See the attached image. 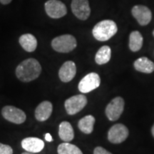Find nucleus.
Returning a JSON list of instances; mask_svg holds the SVG:
<instances>
[{
	"label": "nucleus",
	"mask_w": 154,
	"mask_h": 154,
	"mask_svg": "<svg viewBox=\"0 0 154 154\" xmlns=\"http://www.w3.org/2000/svg\"><path fill=\"white\" fill-rule=\"evenodd\" d=\"M11 1H12V0H0V2L4 5H9V3H11Z\"/></svg>",
	"instance_id": "25"
},
{
	"label": "nucleus",
	"mask_w": 154,
	"mask_h": 154,
	"mask_svg": "<svg viewBox=\"0 0 154 154\" xmlns=\"http://www.w3.org/2000/svg\"><path fill=\"white\" fill-rule=\"evenodd\" d=\"M87 104V98L84 94L73 96L65 101L64 106L69 115H75L80 112Z\"/></svg>",
	"instance_id": "4"
},
{
	"label": "nucleus",
	"mask_w": 154,
	"mask_h": 154,
	"mask_svg": "<svg viewBox=\"0 0 154 154\" xmlns=\"http://www.w3.org/2000/svg\"><path fill=\"white\" fill-rule=\"evenodd\" d=\"M124 100L120 96L111 100L106 108V115L109 120L111 121L118 120L124 110Z\"/></svg>",
	"instance_id": "6"
},
{
	"label": "nucleus",
	"mask_w": 154,
	"mask_h": 154,
	"mask_svg": "<svg viewBox=\"0 0 154 154\" xmlns=\"http://www.w3.org/2000/svg\"><path fill=\"white\" fill-rule=\"evenodd\" d=\"M0 154H13V149L10 146L0 143Z\"/></svg>",
	"instance_id": "22"
},
{
	"label": "nucleus",
	"mask_w": 154,
	"mask_h": 154,
	"mask_svg": "<svg viewBox=\"0 0 154 154\" xmlns=\"http://www.w3.org/2000/svg\"><path fill=\"white\" fill-rule=\"evenodd\" d=\"M101 84V78L96 73L91 72L86 75L79 82L78 88L80 92L87 94L97 88Z\"/></svg>",
	"instance_id": "8"
},
{
	"label": "nucleus",
	"mask_w": 154,
	"mask_h": 154,
	"mask_svg": "<svg viewBox=\"0 0 154 154\" xmlns=\"http://www.w3.org/2000/svg\"><path fill=\"white\" fill-rule=\"evenodd\" d=\"M2 115L6 120L15 124H22L26 121L24 111L13 106H5L2 109Z\"/></svg>",
	"instance_id": "5"
},
{
	"label": "nucleus",
	"mask_w": 154,
	"mask_h": 154,
	"mask_svg": "<svg viewBox=\"0 0 154 154\" xmlns=\"http://www.w3.org/2000/svg\"><path fill=\"white\" fill-rule=\"evenodd\" d=\"M52 103L49 101H44L37 106L35 109L34 116L38 121L43 122L47 121L52 113Z\"/></svg>",
	"instance_id": "14"
},
{
	"label": "nucleus",
	"mask_w": 154,
	"mask_h": 154,
	"mask_svg": "<svg viewBox=\"0 0 154 154\" xmlns=\"http://www.w3.org/2000/svg\"><path fill=\"white\" fill-rule=\"evenodd\" d=\"M134 66L136 71L145 74H151L154 71V63L145 57L136 59Z\"/></svg>",
	"instance_id": "16"
},
{
	"label": "nucleus",
	"mask_w": 154,
	"mask_h": 154,
	"mask_svg": "<svg viewBox=\"0 0 154 154\" xmlns=\"http://www.w3.org/2000/svg\"><path fill=\"white\" fill-rule=\"evenodd\" d=\"M45 140H47V141H48V142H51V141H53L52 136H51V134H49V133H47V134H46V135H45Z\"/></svg>",
	"instance_id": "24"
},
{
	"label": "nucleus",
	"mask_w": 154,
	"mask_h": 154,
	"mask_svg": "<svg viewBox=\"0 0 154 154\" xmlns=\"http://www.w3.org/2000/svg\"><path fill=\"white\" fill-rule=\"evenodd\" d=\"M16 76L22 82H30L36 79L42 73V66L39 62L34 59H25L17 66Z\"/></svg>",
	"instance_id": "1"
},
{
	"label": "nucleus",
	"mask_w": 154,
	"mask_h": 154,
	"mask_svg": "<svg viewBox=\"0 0 154 154\" xmlns=\"http://www.w3.org/2000/svg\"><path fill=\"white\" fill-rule=\"evenodd\" d=\"M153 36H154V30L153 31Z\"/></svg>",
	"instance_id": "28"
},
{
	"label": "nucleus",
	"mask_w": 154,
	"mask_h": 154,
	"mask_svg": "<svg viewBox=\"0 0 154 154\" xmlns=\"http://www.w3.org/2000/svg\"><path fill=\"white\" fill-rule=\"evenodd\" d=\"M143 38L138 31H134L129 36V49L134 52L138 51L142 48Z\"/></svg>",
	"instance_id": "20"
},
{
	"label": "nucleus",
	"mask_w": 154,
	"mask_h": 154,
	"mask_svg": "<svg viewBox=\"0 0 154 154\" xmlns=\"http://www.w3.org/2000/svg\"><path fill=\"white\" fill-rule=\"evenodd\" d=\"M22 147L30 153H38L44 148V142L36 137H27L22 140Z\"/></svg>",
	"instance_id": "13"
},
{
	"label": "nucleus",
	"mask_w": 154,
	"mask_h": 154,
	"mask_svg": "<svg viewBox=\"0 0 154 154\" xmlns=\"http://www.w3.org/2000/svg\"><path fill=\"white\" fill-rule=\"evenodd\" d=\"M59 136L63 141L70 142L74 138L73 127L68 121H62L59 126Z\"/></svg>",
	"instance_id": "17"
},
{
	"label": "nucleus",
	"mask_w": 154,
	"mask_h": 154,
	"mask_svg": "<svg viewBox=\"0 0 154 154\" xmlns=\"http://www.w3.org/2000/svg\"><path fill=\"white\" fill-rule=\"evenodd\" d=\"M118 32V26L114 21L105 19L97 23L92 30L94 37L99 42H106L113 37Z\"/></svg>",
	"instance_id": "2"
},
{
	"label": "nucleus",
	"mask_w": 154,
	"mask_h": 154,
	"mask_svg": "<svg viewBox=\"0 0 154 154\" xmlns=\"http://www.w3.org/2000/svg\"><path fill=\"white\" fill-rule=\"evenodd\" d=\"M57 152L58 154H83L79 148L69 142L59 144L57 148Z\"/></svg>",
	"instance_id": "21"
},
{
	"label": "nucleus",
	"mask_w": 154,
	"mask_h": 154,
	"mask_svg": "<svg viewBox=\"0 0 154 154\" xmlns=\"http://www.w3.org/2000/svg\"><path fill=\"white\" fill-rule=\"evenodd\" d=\"M96 119L92 115H87L79 121L78 127L82 133L90 134L93 132Z\"/></svg>",
	"instance_id": "18"
},
{
	"label": "nucleus",
	"mask_w": 154,
	"mask_h": 154,
	"mask_svg": "<svg viewBox=\"0 0 154 154\" xmlns=\"http://www.w3.org/2000/svg\"><path fill=\"white\" fill-rule=\"evenodd\" d=\"M76 74V66L74 61H67L59 69V77L62 82H71Z\"/></svg>",
	"instance_id": "12"
},
{
	"label": "nucleus",
	"mask_w": 154,
	"mask_h": 154,
	"mask_svg": "<svg viewBox=\"0 0 154 154\" xmlns=\"http://www.w3.org/2000/svg\"><path fill=\"white\" fill-rule=\"evenodd\" d=\"M151 133H152V135H153V138H154V124L153 127H152V129H151Z\"/></svg>",
	"instance_id": "26"
},
{
	"label": "nucleus",
	"mask_w": 154,
	"mask_h": 154,
	"mask_svg": "<svg viewBox=\"0 0 154 154\" xmlns=\"http://www.w3.org/2000/svg\"><path fill=\"white\" fill-rule=\"evenodd\" d=\"M44 8L47 14L52 19L61 18L67 14L66 5L59 0H48Z\"/></svg>",
	"instance_id": "7"
},
{
	"label": "nucleus",
	"mask_w": 154,
	"mask_h": 154,
	"mask_svg": "<svg viewBox=\"0 0 154 154\" xmlns=\"http://www.w3.org/2000/svg\"><path fill=\"white\" fill-rule=\"evenodd\" d=\"M71 8L73 14L80 20H87L91 15L88 0H72Z\"/></svg>",
	"instance_id": "10"
},
{
	"label": "nucleus",
	"mask_w": 154,
	"mask_h": 154,
	"mask_svg": "<svg viewBox=\"0 0 154 154\" xmlns=\"http://www.w3.org/2000/svg\"><path fill=\"white\" fill-rule=\"evenodd\" d=\"M21 47L27 52H33L37 47V40L32 34H22L19 38Z\"/></svg>",
	"instance_id": "15"
},
{
	"label": "nucleus",
	"mask_w": 154,
	"mask_h": 154,
	"mask_svg": "<svg viewBox=\"0 0 154 154\" xmlns=\"http://www.w3.org/2000/svg\"><path fill=\"white\" fill-rule=\"evenodd\" d=\"M77 42L76 38L71 34H63L57 36L51 41V47L59 53H69L76 49Z\"/></svg>",
	"instance_id": "3"
},
{
	"label": "nucleus",
	"mask_w": 154,
	"mask_h": 154,
	"mask_svg": "<svg viewBox=\"0 0 154 154\" xmlns=\"http://www.w3.org/2000/svg\"><path fill=\"white\" fill-rule=\"evenodd\" d=\"M129 131L124 124H117L113 125L108 132V139L114 144L121 143L128 138Z\"/></svg>",
	"instance_id": "9"
},
{
	"label": "nucleus",
	"mask_w": 154,
	"mask_h": 154,
	"mask_svg": "<svg viewBox=\"0 0 154 154\" xmlns=\"http://www.w3.org/2000/svg\"><path fill=\"white\" fill-rule=\"evenodd\" d=\"M94 154H112L109 151H108L107 150L103 149V147L101 146H98L96 147L94 150Z\"/></svg>",
	"instance_id": "23"
},
{
	"label": "nucleus",
	"mask_w": 154,
	"mask_h": 154,
	"mask_svg": "<svg viewBox=\"0 0 154 154\" xmlns=\"http://www.w3.org/2000/svg\"><path fill=\"white\" fill-rule=\"evenodd\" d=\"M131 14L140 26H146L152 19L151 9L144 5H135L131 9Z\"/></svg>",
	"instance_id": "11"
},
{
	"label": "nucleus",
	"mask_w": 154,
	"mask_h": 154,
	"mask_svg": "<svg viewBox=\"0 0 154 154\" xmlns=\"http://www.w3.org/2000/svg\"><path fill=\"white\" fill-rule=\"evenodd\" d=\"M22 154H34V153H30V152H24V153H22Z\"/></svg>",
	"instance_id": "27"
},
{
	"label": "nucleus",
	"mask_w": 154,
	"mask_h": 154,
	"mask_svg": "<svg viewBox=\"0 0 154 154\" xmlns=\"http://www.w3.org/2000/svg\"><path fill=\"white\" fill-rule=\"evenodd\" d=\"M111 57V49L109 46H103L98 50L95 56V61L97 64L103 65L109 62Z\"/></svg>",
	"instance_id": "19"
}]
</instances>
